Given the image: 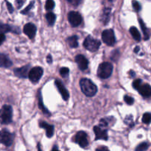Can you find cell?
Masks as SVG:
<instances>
[{"label":"cell","instance_id":"1","mask_svg":"<svg viewBox=\"0 0 151 151\" xmlns=\"http://www.w3.org/2000/svg\"><path fill=\"white\" fill-rule=\"evenodd\" d=\"M80 86L81 91L87 97H93L97 91V88L95 84L88 78H83L80 81Z\"/></svg>","mask_w":151,"mask_h":151},{"label":"cell","instance_id":"2","mask_svg":"<svg viewBox=\"0 0 151 151\" xmlns=\"http://www.w3.org/2000/svg\"><path fill=\"white\" fill-rule=\"evenodd\" d=\"M13 118V109L10 106H3L0 110V123L7 125L12 122Z\"/></svg>","mask_w":151,"mask_h":151},{"label":"cell","instance_id":"3","mask_svg":"<svg viewBox=\"0 0 151 151\" xmlns=\"http://www.w3.org/2000/svg\"><path fill=\"white\" fill-rule=\"evenodd\" d=\"M113 72V65L109 62H103L98 66L97 75L102 79L109 78Z\"/></svg>","mask_w":151,"mask_h":151},{"label":"cell","instance_id":"4","mask_svg":"<svg viewBox=\"0 0 151 151\" xmlns=\"http://www.w3.org/2000/svg\"><path fill=\"white\" fill-rule=\"evenodd\" d=\"M100 41L99 40L95 39L91 35L86 37L83 42V46L86 50L90 52H96L100 47Z\"/></svg>","mask_w":151,"mask_h":151},{"label":"cell","instance_id":"5","mask_svg":"<svg viewBox=\"0 0 151 151\" xmlns=\"http://www.w3.org/2000/svg\"><path fill=\"white\" fill-rule=\"evenodd\" d=\"M43 73H44V70L40 66H35V67L32 68L30 69L28 74V77L30 81L33 83H36L39 81L41 78L42 77Z\"/></svg>","mask_w":151,"mask_h":151},{"label":"cell","instance_id":"6","mask_svg":"<svg viewBox=\"0 0 151 151\" xmlns=\"http://www.w3.org/2000/svg\"><path fill=\"white\" fill-rule=\"evenodd\" d=\"M14 139V135L7 130L0 131V143L9 147L12 145Z\"/></svg>","mask_w":151,"mask_h":151},{"label":"cell","instance_id":"7","mask_svg":"<svg viewBox=\"0 0 151 151\" xmlns=\"http://www.w3.org/2000/svg\"><path fill=\"white\" fill-rule=\"evenodd\" d=\"M102 39H103V42L106 43L107 45H114V44L116 43V38H115L113 29H108L103 31L102 33Z\"/></svg>","mask_w":151,"mask_h":151},{"label":"cell","instance_id":"8","mask_svg":"<svg viewBox=\"0 0 151 151\" xmlns=\"http://www.w3.org/2000/svg\"><path fill=\"white\" fill-rule=\"evenodd\" d=\"M74 141L78 143L81 147L85 148L88 146V142L87 138V134L84 131H79L74 137Z\"/></svg>","mask_w":151,"mask_h":151},{"label":"cell","instance_id":"9","mask_svg":"<svg viewBox=\"0 0 151 151\" xmlns=\"http://www.w3.org/2000/svg\"><path fill=\"white\" fill-rule=\"evenodd\" d=\"M68 20L72 26L78 27L82 22V16L78 12L71 11L68 14Z\"/></svg>","mask_w":151,"mask_h":151},{"label":"cell","instance_id":"10","mask_svg":"<svg viewBox=\"0 0 151 151\" xmlns=\"http://www.w3.org/2000/svg\"><path fill=\"white\" fill-rule=\"evenodd\" d=\"M94 131L95 133V139H102L108 140L109 136H108L107 131L106 129H103L100 126H95L94 128Z\"/></svg>","mask_w":151,"mask_h":151},{"label":"cell","instance_id":"11","mask_svg":"<svg viewBox=\"0 0 151 151\" xmlns=\"http://www.w3.org/2000/svg\"><path fill=\"white\" fill-rule=\"evenodd\" d=\"M36 27L33 24L28 23L24 27V32L29 37L30 39H33L36 33Z\"/></svg>","mask_w":151,"mask_h":151},{"label":"cell","instance_id":"12","mask_svg":"<svg viewBox=\"0 0 151 151\" xmlns=\"http://www.w3.org/2000/svg\"><path fill=\"white\" fill-rule=\"evenodd\" d=\"M55 83V86L56 87H57L58 89V91H60V94H61L63 100H67L69 97V92H68L67 89L66 88V87H65L64 85L63 84V83H62L60 80H56Z\"/></svg>","mask_w":151,"mask_h":151},{"label":"cell","instance_id":"13","mask_svg":"<svg viewBox=\"0 0 151 151\" xmlns=\"http://www.w3.org/2000/svg\"><path fill=\"white\" fill-rule=\"evenodd\" d=\"M75 61L78 63V67L81 70H86L88 68V61L83 55H78L75 57Z\"/></svg>","mask_w":151,"mask_h":151},{"label":"cell","instance_id":"14","mask_svg":"<svg viewBox=\"0 0 151 151\" xmlns=\"http://www.w3.org/2000/svg\"><path fill=\"white\" fill-rule=\"evenodd\" d=\"M29 65H27V66H22L20 68H16L14 69V74L16 76L19 77L20 78H26L28 76L29 74Z\"/></svg>","mask_w":151,"mask_h":151},{"label":"cell","instance_id":"15","mask_svg":"<svg viewBox=\"0 0 151 151\" xmlns=\"http://www.w3.org/2000/svg\"><path fill=\"white\" fill-rule=\"evenodd\" d=\"M39 126L45 129L46 134H47V137L48 138H51L52 137L53 134H54V126L53 125H49L47 122L41 121V122H39Z\"/></svg>","mask_w":151,"mask_h":151},{"label":"cell","instance_id":"16","mask_svg":"<svg viewBox=\"0 0 151 151\" xmlns=\"http://www.w3.org/2000/svg\"><path fill=\"white\" fill-rule=\"evenodd\" d=\"M8 32H13L19 34L20 32V29L19 27H13L9 24H0V33L4 34Z\"/></svg>","mask_w":151,"mask_h":151},{"label":"cell","instance_id":"17","mask_svg":"<svg viewBox=\"0 0 151 151\" xmlns=\"http://www.w3.org/2000/svg\"><path fill=\"white\" fill-rule=\"evenodd\" d=\"M138 91L142 97H151V86L149 84L142 85L138 89Z\"/></svg>","mask_w":151,"mask_h":151},{"label":"cell","instance_id":"18","mask_svg":"<svg viewBox=\"0 0 151 151\" xmlns=\"http://www.w3.org/2000/svg\"><path fill=\"white\" fill-rule=\"evenodd\" d=\"M12 65H13V63L10 60V58L4 54L0 53V67L8 68L10 67Z\"/></svg>","mask_w":151,"mask_h":151},{"label":"cell","instance_id":"19","mask_svg":"<svg viewBox=\"0 0 151 151\" xmlns=\"http://www.w3.org/2000/svg\"><path fill=\"white\" fill-rule=\"evenodd\" d=\"M67 43L69 46L72 48H75L78 47V38L77 35H72L67 39Z\"/></svg>","mask_w":151,"mask_h":151},{"label":"cell","instance_id":"20","mask_svg":"<svg viewBox=\"0 0 151 151\" xmlns=\"http://www.w3.org/2000/svg\"><path fill=\"white\" fill-rule=\"evenodd\" d=\"M110 14H111V9L110 8H106L104 9L103 11V14L101 17V21L103 22L104 24L108 23L110 19Z\"/></svg>","mask_w":151,"mask_h":151},{"label":"cell","instance_id":"21","mask_svg":"<svg viewBox=\"0 0 151 151\" xmlns=\"http://www.w3.org/2000/svg\"><path fill=\"white\" fill-rule=\"evenodd\" d=\"M130 32H131V35H132L133 38L136 41H140L141 40V35H140L139 32L137 27H131L130 28Z\"/></svg>","mask_w":151,"mask_h":151},{"label":"cell","instance_id":"22","mask_svg":"<svg viewBox=\"0 0 151 151\" xmlns=\"http://www.w3.org/2000/svg\"><path fill=\"white\" fill-rule=\"evenodd\" d=\"M46 19H47L49 25H50V26H52V25L55 24V22L56 16L54 13H48L46 14Z\"/></svg>","mask_w":151,"mask_h":151},{"label":"cell","instance_id":"23","mask_svg":"<svg viewBox=\"0 0 151 151\" xmlns=\"http://www.w3.org/2000/svg\"><path fill=\"white\" fill-rule=\"evenodd\" d=\"M139 24L140 26H141L142 29V32L144 33V36H145V39L147 40L149 38V33H148V29H147V27H146L145 24L144 23L142 19H139Z\"/></svg>","mask_w":151,"mask_h":151},{"label":"cell","instance_id":"24","mask_svg":"<svg viewBox=\"0 0 151 151\" xmlns=\"http://www.w3.org/2000/svg\"><path fill=\"white\" fill-rule=\"evenodd\" d=\"M38 104H39V108L44 114H50L49 111H47V109L44 107V104H43V100H42V97H41V94L39 93V99H38Z\"/></svg>","mask_w":151,"mask_h":151},{"label":"cell","instance_id":"25","mask_svg":"<svg viewBox=\"0 0 151 151\" xmlns=\"http://www.w3.org/2000/svg\"><path fill=\"white\" fill-rule=\"evenodd\" d=\"M142 122L145 124H150L151 122V114L145 113L142 116Z\"/></svg>","mask_w":151,"mask_h":151},{"label":"cell","instance_id":"26","mask_svg":"<svg viewBox=\"0 0 151 151\" xmlns=\"http://www.w3.org/2000/svg\"><path fill=\"white\" fill-rule=\"evenodd\" d=\"M148 147H149V145L147 144V142H142V143H141L139 145H138V147L136 148V150L137 151H144V150H147Z\"/></svg>","mask_w":151,"mask_h":151},{"label":"cell","instance_id":"27","mask_svg":"<svg viewBox=\"0 0 151 151\" xmlns=\"http://www.w3.org/2000/svg\"><path fill=\"white\" fill-rule=\"evenodd\" d=\"M54 7L55 2L53 0H47L45 5V8L47 9V10H52V8H54Z\"/></svg>","mask_w":151,"mask_h":151},{"label":"cell","instance_id":"28","mask_svg":"<svg viewBox=\"0 0 151 151\" xmlns=\"http://www.w3.org/2000/svg\"><path fill=\"white\" fill-rule=\"evenodd\" d=\"M69 69L67 67H62L60 69V74L63 78H66L69 75Z\"/></svg>","mask_w":151,"mask_h":151},{"label":"cell","instance_id":"29","mask_svg":"<svg viewBox=\"0 0 151 151\" xmlns=\"http://www.w3.org/2000/svg\"><path fill=\"white\" fill-rule=\"evenodd\" d=\"M141 86H142V80L137 79L133 82V87H134L135 89L138 90Z\"/></svg>","mask_w":151,"mask_h":151},{"label":"cell","instance_id":"30","mask_svg":"<svg viewBox=\"0 0 151 151\" xmlns=\"http://www.w3.org/2000/svg\"><path fill=\"white\" fill-rule=\"evenodd\" d=\"M132 5L134 10H135L137 12H139L140 10H141V5H140L139 3L137 1H136V0H134V1H132Z\"/></svg>","mask_w":151,"mask_h":151},{"label":"cell","instance_id":"31","mask_svg":"<svg viewBox=\"0 0 151 151\" xmlns=\"http://www.w3.org/2000/svg\"><path fill=\"white\" fill-rule=\"evenodd\" d=\"M124 100H125V103L128 105H132L133 103H134V98L128 95H125V97H124Z\"/></svg>","mask_w":151,"mask_h":151},{"label":"cell","instance_id":"32","mask_svg":"<svg viewBox=\"0 0 151 151\" xmlns=\"http://www.w3.org/2000/svg\"><path fill=\"white\" fill-rule=\"evenodd\" d=\"M33 5H34V1H32L30 3H29V5H28L27 7L26 8L24 9V10H22V14H26L27 13H28V12H29V10H30L32 8V7H33Z\"/></svg>","mask_w":151,"mask_h":151},{"label":"cell","instance_id":"33","mask_svg":"<svg viewBox=\"0 0 151 151\" xmlns=\"http://www.w3.org/2000/svg\"><path fill=\"white\" fill-rule=\"evenodd\" d=\"M108 124H109V122L106 119H102L100 121V126L102 128H106V126H108Z\"/></svg>","mask_w":151,"mask_h":151},{"label":"cell","instance_id":"34","mask_svg":"<svg viewBox=\"0 0 151 151\" xmlns=\"http://www.w3.org/2000/svg\"><path fill=\"white\" fill-rule=\"evenodd\" d=\"M25 1L26 0H16V6H17L18 8H21V7H22V5H23L24 4Z\"/></svg>","mask_w":151,"mask_h":151},{"label":"cell","instance_id":"35","mask_svg":"<svg viewBox=\"0 0 151 151\" xmlns=\"http://www.w3.org/2000/svg\"><path fill=\"white\" fill-rule=\"evenodd\" d=\"M7 9H8L9 13H13V6H12V4H10V2H8V1L7 2Z\"/></svg>","mask_w":151,"mask_h":151},{"label":"cell","instance_id":"36","mask_svg":"<svg viewBox=\"0 0 151 151\" xmlns=\"http://www.w3.org/2000/svg\"><path fill=\"white\" fill-rule=\"evenodd\" d=\"M4 41H5V35H4V34L0 33V45H1Z\"/></svg>","mask_w":151,"mask_h":151},{"label":"cell","instance_id":"37","mask_svg":"<svg viewBox=\"0 0 151 151\" xmlns=\"http://www.w3.org/2000/svg\"><path fill=\"white\" fill-rule=\"evenodd\" d=\"M81 2V0H73V1H72V4H73L74 6H78L79 5Z\"/></svg>","mask_w":151,"mask_h":151},{"label":"cell","instance_id":"38","mask_svg":"<svg viewBox=\"0 0 151 151\" xmlns=\"http://www.w3.org/2000/svg\"><path fill=\"white\" fill-rule=\"evenodd\" d=\"M47 60L49 63H51L52 62V58L51 57L50 55H49L47 57Z\"/></svg>","mask_w":151,"mask_h":151},{"label":"cell","instance_id":"39","mask_svg":"<svg viewBox=\"0 0 151 151\" xmlns=\"http://www.w3.org/2000/svg\"><path fill=\"white\" fill-rule=\"evenodd\" d=\"M129 75H130V76L131 77V78H134V77H135L136 74H135V72H134V71H130Z\"/></svg>","mask_w":151,"mask_h":151},{"label":"cell","instance_id":"40","mask_svg":"<svg viewBox=\"0 0 151 151\" xmlns=\"http://www.w3.org/2000/svg\"><path fill=\"white\" fill-rule=\"evenodd\" d=\"M139 50H140L139 47H136L135 48H134V52L137 53L139 51Z\"/></svg>","mask_w":151,"mask_h":151},{"label":"cell","instance_id":"41","mask_svg":"<svg viewBox=\"0 0 151 151\" xmlns=\"http://www.w3.org/2000/svg\"><path fill=\"white\" fill-rule=\"evenodd\" d=\"M109 150V149H108L107 147H100V148H97V150Z\"/></svg>","mask_w":151,"mask_h":151},{"label":"cell","instance_id":"42","mask_svg":"<svg viewBox=\"0 0 151 151\" xmlns=\"http://www.w3.org/2000/svg\"><path fill=\"white\" fill-rule=\"evenodd\" d=\"M58 150V147H56V146H55V147L52 148V150Z\"/></svg>","mask_w":151,"mask_h":151},{"label":"cell","instance_id":"43","mask_svg":"<svg viewBox=\"0 0 151 151\" xmlns=\"http://www.w3.org/2000/svg\"><path fill=\"white\" fill-rule=\"evenodd\" d=\"M67 1H69V2H71V3H72V1H73V0H67Z\"/></svg>","mask_w":151,"mask_h":151},{"label":"cell","instance_id":"44","mask_svg":"<svg viewBox=\"0 0 151 151\" xmlns=\"http://www.w3.org/2000/svg\"><path fill=\"white\" fill-rule=\"evenodd\" d=\"M109 1H114V0H109Z\"/></svg>","mask_w":151,"mask_h":151}]
</instances>
